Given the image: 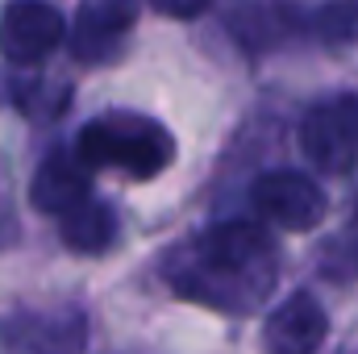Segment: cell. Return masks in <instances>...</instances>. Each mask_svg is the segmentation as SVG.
<instances>
[{"instance_id": "7c38bea8", "label": "cell", "mask_w": 358, "mask_h": 354, "mask_svg": "<svg viewBox=\"0 0 358 354\" xmlns=\"http://www.w3.org/2000/svg\"><path fill=\"white\" fill-rule=\"evenodd\" d=\"M304 29L325 46H350L358 42V0H321L304 17Z\"/></svg>"}, {"instance_id": "5bb4252c", "label": "cell", "mask_w": 358, "mask_h": 354, "mask_svg": "<svg viewBox=\"0 0 358 354\" xmlns=\"http://www.w3.org/2000/svg\"><path fill=\"white\" fill-rule=\"evenodd\" d=\"M155 13H163V17H179V21H192V17H200V13H208V4L213 0H146Z\"/></svg>"}, {"instance_id": "5b68a950", "label": "cell", "mask_w": 358, "mask_h": 354, "mask_svg": "<svg viewBox=\"0 0 358 354\" xmlns=\"http://www.w3.org/2000/svg\"><path fill=\"white\" fill-rule=\"evenodd\" d=\"M67 38V21L50 0H8L0 8V59L13 67L46 63Z\"/></svg>"}, {"instance_id": "2e32d148", "label": "cell", "mask_w": 358, "mask_h": 354, "mask_svg": "<svg viewBox=\"0 0 358 354\" xmlns=\"http://www.w3.org/2000/svg\"><path fill=\"white\" fill-rule=\"evenodd\" d=\"M342 354H358V351H342Z\"/></svg>"}, {"instance_id": "9a60e30c", "label": "cell", "mask_w": 358, "mask_h": 354, "mask_svg": "<svg viewBox=\"0 0 358 354\" xmlns=\"http://www.w3.org/2000/svg\"><path fill=\"white\" fill-rule=\"evenodd\" d=\"M355 221H358V200H355Z\"/></svg>"}, {"instance_id": "30bf717a", "label": "cell", "mask_w": 358, "mask_h": 354, "mask_svg": "<svg viewBox=\"0 0 358 354\" xmlns=\"http://www.w3.org/2000/svg\"><path fill=\"white\" fill-rule=\"evenodd\" d=\"M300 25L304 17L283 0H234L225 8V29L238 38L242 50H255V55L287 42Z\"/></svg>"}, {"instance_id": "7a4b0ae2", "label": "cell", "mask_w": 358, "mask_h": 354, "mask_svg": "<svg viewBox=\"0 0 358 354\" xmlns=\"http://www.w3.org/2000/svg\"><path fill=\"white\" fill-rule=\"evenodd\" d=\"M76 155L96 167H117L129 179H155L163 176L176 159V138L163 121L142 117V113H100L80 129Z\"/></svg>"}, {"instance_id": "277c9868", "label": "cell", "mask_w": 358, "mask_h": 354, "mask_svg": "<svg viewBox=\"0 0 358 354\" xmlns=\"http://www.w3.org/2000/svg\"><path fill=\"white\" fill-rule=\"evenodd\" d=\"M250 204H255V213L263 221L279 225V229H292V234H308L329 213L325 187L313 176L292 171V167L263 171V176L255 179V187H250Z\"/></svg>"}, {"instance_id": "8fae6325", "label": "cell", "mask_w": 358, "mask_h": 354, "mask_svg": "<svg viewBox=\"0 0 358 354\" xmlns=\"http://www.w3.org/2000/svg\"><path fill=\"white\" fill-rule=\"evenodd\" d=\"M59 238H63V246L76 250V255H100V250H108L113 238H117V213H113L104 200L92 196L80 208H71V213L59 217Z\"/></svg>"}, {"instance_id": "ba28073f", "label": "cell", "mask_w": 358, "mask_h": 354, "mask_svg": "<svg viewBox=\"0 0 358 354\" xmlns=\"http://www.w3.org/2000/svg\"><path fill=\"white\" fill-rule=\"evenodd\" d=\"M329 338V313L313 292H292L263 321V354H321Z\"/></svg>"}, {"instance_id": "6da1fadb", "label": "cell", "mask_w": 358, "mask_h": 354, "mask_svg": "<svg viewBox=\"0 0 358 354\" xmlns=\"http://www.w3.org/2000/svg\"><path fill=\"white\" fill-rule=\"evenodd\" d=\"M159 271L179 300L217 313H250L271 296L279 259L259 221H217L171 246Z\"/></svg>"}, {"instance_id": "3957f363", "label": "cell", "mask_w": 358, "mask_h": 354, "mask_svg": "<svg viewBox=\"0 0 358 354\" xmlns=\"http://www.w3.org/2000/svg\"><path fill=\"white\" fill-rule=\"evenodd\" d=\"M300 150L325 176H346L358 159V92L317 100L300 121Z\"/></svg>"}, {"instance_id": "4fadbf2b", "label": "cell", "mask_w": 358, "mask_h": 354, "mask_svg": "<svg viewBox=\"0 0 358 354\" xmlns=\"http://www.w3.org/2000/svg\"><path fill=\"white\" fill-rule=\"evenodd\" d=\"M321 271H325L329 279H358V221L325 246Z\"/></svg>"}, {"instance_id": "8992f818", "label": "cell", "mask_w": 358, "mask_h": 354, "mask_svg": "<svg viewBox=\"0 0 358 354\" xmlns=\"http://www.w3.org/2000/svg\"><path fill=\"white\" fill-rule=\"evenodd\" d=\"M0 342L8 354H84L88 317L76 304L8 313L0 321Z\"/></svg>"}, {"instance_id": "52a82bcc", "label": "cell", "mask_w": 358, "mask_h": 354, "mask_svg": "<svg viewBox=\"0 0 358 354\" xmlns=\"http://www.w3.org/2000/svg\"><path fill=\"white\" fill-rule=\"evenodd\" d=\"M138 0H88L80 4L76 21H71V55L84 67H104L121 55L125 38L138 25Z\"/></svg>"}, {"instance_id": "9c48e42d", "label": "cell", "mask_w": 358, "mask_h": 354, "mask_svg": "<svg viewBox=\"0 0 358 354\" xmlns=\"http://www.w3.org/2000/svg\"><path fill=\"white\" fill-rule=\"evenodd\" d=\"M88 163L80 155H67V150H55L38 163V171L29 179V204L38 213H50V217H63L71 208H80L84 200H92V179H88Z\"/></svg>"}]
</instances>
